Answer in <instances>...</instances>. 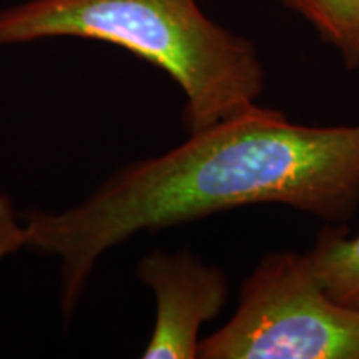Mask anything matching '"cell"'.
Returning <instances> with one entry per match:
<instances>
[{
    "mask_svg": "<svg viewBox=\"0 0 359 359\" xmlns=\"http://www.w3.org/2000/svg\"><path fill=\"white\" fill-rule=\"evenodd\" d=\"M255 205L349 222L359 208V125L294 123L255 103L167 154L118 168L65 212L27 210L25 246L60 259L69 318L105 251L140 231Z\"/></svg>",
    "mask_w": 359,
    "mask_h": 359,
    "instance_id": "cell-1",
    "label": "cell"
},
{
    "mask_svg": "<svg viewBox=\"0 0 359 359\" xmlns=\"http://www.w3.org/2000/svg\"><path fill=\"white\" fill-rule=\"evenodd\" d=\"M50 37L111 43L158 67L185 95L188 135L250 109L266 82L255 45L196 0H29L0 11V47Z\"/></svg>",
    "mask_w": 359,
    "mask_h": 359,
    "instance_id": "cell-2",
    "label": "cell"
},
{
    "mask_svg": "<svg viewBox=\"0 0 359 359\" xmlns=\"http://www.w3.org/2000/svg\"><path fill=\"white\" fill-rule=\"evenodd\" d=\"M200 359H359V309L323 288L308 253L275 251L246 278L226 325Z\"/></svg>",
    "mask_w": 359,
    "mask_h": 359,
    "instance_id": "cell-3",
    "label": "cell"
},
{
    "mask_svg": "<svg viewBox=\"0 0 359 359\" xmlns=\"http://www.w3.org/2000/svg\"><path fill=\"white\" fill-rule=\"evenodd\" d=\"M137 275L154 291L155 325L142 358H198V331L217 318L228 299V278L190 251H154L138 263Z\"/></svg>",
    "mask_w": 359,
    "mask_h": 359,
    "instance_id": "cell-4",
    "label": "cell"
},
{
    "mask_svg": "<svg viewBox=\"0 0 359 359\" xmlns=\"http://www.w3.org/2000/svg\"><path fill=\"white\" fill-rule=\"evenodd\" d=\"M348 233L346 223H327L306 253L326 293L359 309V236Z\"/></svg>",
    "mask_w": 359,
    "mask_h": 359,
    "instance_id": "cell-5",
    "label": "cell"
},
{
    "mask_svg": "<svg viewBox=\"0 0 359 359\" xmlns=\"http://www.w3.org/2000/svg\"><path fill=\"white\" fill-rule=\"evenodd\" d=\"M311 22L320 37L339 52L348 70L359 67V0H281Z\"/></svg>",
    "mask_w": 359,
    "mask_h": 359,
    "instance_id": "cell-6",
    "label": "cell"
}]
</instances>
